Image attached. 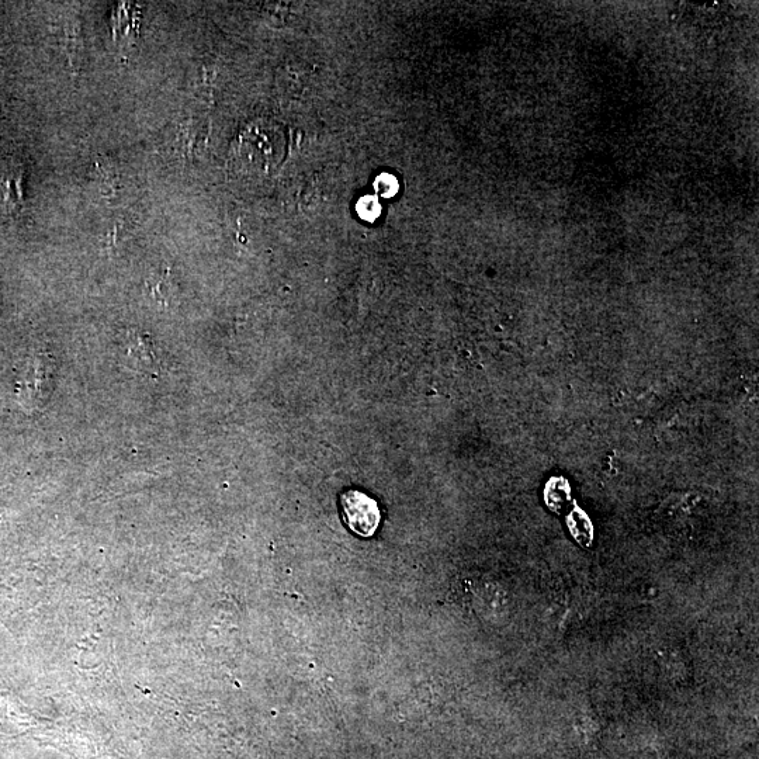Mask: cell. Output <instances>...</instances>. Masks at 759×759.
I'll list each match as a JSON object with an SVG mask.
<instances>
[{
    "label": "cell",
    "instance_id": "cell-1",
    "mask_svg": "<svg viewBox=\"0 0 759 759\" xmlns=\"http://www.w3.org/2000/svg\"><path fill=\"white\" fill-rule=\"evenodd\" d=\"M341 505L346 525L356 535L370 537L380 525V509L377 502L363 492L350 490L342 494Z\"/></svg>",
    "mask_w": 759,
    "mask_h": 759
},
{
    "label": "cell",
    "instance_id": "cell-2",
    "mask_svg": "<svg viewBox=\"0 0 759 759\" xmlns=\"http://www.w3.org/2000/svg\"><path fill=\"white\" fill-rule=\"evenodd\" d=\"M51 380H53V365L43 355H37L30 360L26 372L20 383V400L24 407L34 410L40 408L51 393Z\"/></svg>",
    "mask_w": 759,
    "mask_h": 759
},
{
    "label": "cell",
    "instance_id": "cell-3",
    "mask_svg": "<svg viewBox=\"0 0 759 759\" xmlns=\"http://www.w3.org/2000/svg\"><path fill=\"white\" fill-rule=\"evenodd\" d=\"M22 173L17 172V169H3L0 172V209L5 213L15 211L22 201V192H20V185H22Z\"/></svg>",
    "mask_w": 759,
    "mask_h": 759
},
{
    "label": "cell",
    "instance_id": "cell-4",
    "mask_svg": "<svg viewBox=\"0 0 759 759\" xmlns=\"http://www.w3.org/2000/svg\"><path fill=\"white\" fill-rule=\"evenodd\" d=\"M149 345L151 343L145 342L142 336H137L135 341L130 342V353L131 358L137 360L145 369L151 370V367L154 366V352Z\"/></svg>",
    "mask_w": 759,
    "mask_h": 759
},
{
    "label": "cell",
    "instance_id": "cell-5",
    "mask_svg": "<svg viewBox=\"0 0 759 759\" xmlns=\"http://www.w3.org/2000/svg\"><path fill=\"white\" fill-rule=\"evenodd\" d=\"M356 211H358L359 217L362 218V220L373 223V221H376L381 214L380 201L374 196L362 197V199L359 200L358 206H356Z\"/></svg>",
    "mask_w": 759,
    "mask_h": 759
},
{
    "label": "cell",
    "instance_id": "cell-6",
    "mask_svg": "<svg viewBox=\"0 0 759 759\" xmlns=\"http://www.w3.org/2000/svg\"><path fill=\"white\" fill-rule=\"evenodd\" d=\"M374 190L383 199H391L400 190V183L397 178L390 173H383V175L377 176L374 180Z\"/></svg>",
    "mask_w": 759,
    "mask_h": 759
},
{
    "label": "cell",
    "instance_id": "cell-7",
    "mask_svg": "<svg viewBox=\"0 0 759 759\" xmlns=\"http://www.w3.org/2000/svg\"><path fill=\"white\" fill-rule=\"evenodd\" d=\"M566 484L561 483V481H553L549 485V492H547V495H549V502L550 505H556V504H564L567 499V490Z\"/></svg>",
    "mask_w": 759,
    "mask_h": 759
}]
</instances>
